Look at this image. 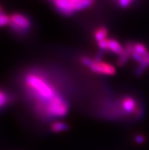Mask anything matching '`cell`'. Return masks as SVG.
Returning a JSON list of instances; mask_svg holds the SVG:
<instances>
[{"mask_svg":"<svg viewBox=\"0 0 149 150\" xmlns=\"http://www.w3.org/2000/svg\"><path fill=\"white\" fill-rule=\"evenodd\" d=\"M133 49H134L135 51L140 53L141 55L144 56L145 57L149 53L145 46L142 43H133Z\"/></svg>","mask_w":149,"mask_h":150,"instance_id":"8fae6325","label":"cell"},{"mask_svg":"<svg viewBox=\"0 0 149 150\" xmlns=\"http://www.w3.org/2000/svg\"><path fill=\"white\" fill-rule=\"evenodd\" d=\"M37 112L47 117H62L68 114L69 106L67 100L57 94L45 104L36 106Z\"/></svg>","mask_w":149,"mask_h":150,"instance_id":"7a4b0ae2","label":"cell"},{"mask_svg":"<svg viewBox=\"0 0 149 150\" xmlns=\"http://www.w3.org/2000/svg\"><path fill=\"white\" fill-rule=\"evenodd\" d=\"M93 72L105 76H113L117 72V69L113 65L106 63L100 59H93L88 67Z\"/></svg>","mask_w":149,"mask_h":150,"instance_id":"277c9868","label":"cell"},{"mask_svg":"<svg viewBox=\"0 0 149 150\" xmlns=\"http://www.w3.org/2000/svg\"><path fill=\"white\" fill-rule=\"evenodd\" d=\"M92 60L93 59H91V58H90V57H85V56L81 57V59H80L81 63H82L84 66H85V67H89V66H90L91 63H92Z\"/></svg>","mask_w":149,"mask_h":150,"instance_id":"9a60e30c","label":"cell"},{"mask_svg":"<svg viewBox=\"0 0 149 150\" xmlns=\"http://www.w3.org/2000/svg\"><path fill=\"white\" fill-rule=\"evenodd\" d=\"M68 125L65 122L55 121L50 125V130L53 133H60L68 129Z\"/></svg>","mask_w":149,"mask_h":150,"instance_id":"ba28073f","label":"cell"},{"mask_svg":"<svg viewBox=\"0 0 149 150\" xmlns=\"http://www.w3.org/2000/svg\"><path fill=\"white\" fill-rule=\"evenodd\" d=\"M10 23V16H8L5 12L3 9L1 8V15H0V25L2 27L7 26L9 25Z\"/></svg>","mask_w":149,"mask_h":150,"instance_id":"4fadbf2b","label":"cell"},{"mask_svg":"<svg viewBox=\"0 0 149 150\" xmlns=\"http://www.w3.org/2000/svg\"><path fill=\"white\" fill-rule=\"evenodd\" d=\"M94 2H95V0H79L76 6L77 11H81V10L91 7L94 4Z\"/></svg>","mask_w":149,"mask_h":150,"instance_id":"30bf717a","label":"cell"},{"mask_svg":"<svg viewBox=\"0 0 149 150\" xmlns=\"http://www.w3.org/2000/svg\"><path fill=\"white\" fill-rule=\"evenodd\" d=\"M9 95H8L7 92L2 90L1 91V94H0V106H1L2 109L4 108V107L8 105V103L9 102Z\"/></svg>","mask_w":149,"mask_h":150,"instance_id":"7c38bea8","label":"cell"},{"mask_svg":"<svg viewBox=\"0 0 149 150\" xmlns=\"http://www.w3.org/2000/svg\"><path fill=\"white\" fill-rule=\"evenodd\" d=\"M107 50L110 51L112 53L120 56L123 54L125 51V47L121 45L120 43L116 39H107Z\"/></svg>","mask_w":149,"mask_h":150,"instance_id":"52a82bcc","label":"cell"},{"mask_svg":"<svg viewBox=\"0 0 149 150\" xmlns=\"http://www.w3.org/2000/svg\"><path fill=\"white\" fill-rule=\"evenodd\" d=\"M25 85L30 95L37 99L36 106L44 105L59 94L54 85L40 72L27 73Z\"/></svg>","mask_w":149,"mask_h":150,"instance_id":"6da1fadb","label":"cell"},{"mask_svg":"<svg viewBox=\"0 0 149 150\" xmlns=\"http://www.w3.org/2000/svg\"><path fill=\"white\" fill-rule=\"evenodd\" d=\"M134 0H118V4L121 8H126L130 6Z\"/></svg>","mask_w":149,"mask_h":150,"instance_id":"5bb4252c","label":"cell"},{"mask_svg":"<svg viewBox=\"0 0 149 150\" xmlns=\"http://www.w3.org/2000/svg\"><path fill=\"white\" fill-rule=\"evenodd\" d=\"M121 106L123 111L126 114H135L138 117L143 114L142 109L138 106L136 100L132 96L123 97L121 101Z\"/></svg>","mask_w":149,"mask_h":150,"instance_id":"5b68a950","label":"cell"},{"mask_svg":"<svg viewBox=\"0 0 149 150\" xmlns=\"http://www.w3.org/2000/svg\"><path fill=\"white\" fill-rule=\"evenodd\" d=\"M135 141H136L138 144H142V143H143L145 141V137H144L143 136L138 134V135H136V137H135Z\"/></svg>","mask_w":149,"mask_h":150,"instance_id":"2e32d148","label":"cell"},{"mask_svg":"<svg viewBox=\"0 0 149 150\" xmlns=\"http://www.w3.org/2000/svg\"><path fill=\"white\" fill-rule=\"evenodd\" d=\"M9 26L18 34H25L31 28V21L28 16L21 13H13L10 15Z\"/></svg>","mask_w":149,"mask_h":150,"instance_id":"3957f363","label":"cell"},{"mask_svg":"<svg viewBox=\"0 0 149 150\" xmlns=\"http://www.w3.org/2000/svg\"><path fill=\"white\" fill-rule=\"evenodd\" d=\"M59 12L64 15H72L76 11V4L70 0H50Z\"/></svg>","mask_w":149,"mask_h":150,"instance_id":"8992f818","label":"cell"},{"mask_svg":"<svg viewBox=\"0 0 149 150\" xmlns=\"http://www.w3.org/2000/svg\"><path fill=\"white\" fill-rule=\"evenodd\" d=\"M108 35V30L107 28L104 26L99 27L95 30L94 33V37L97 42H100L103 40L107 39V37Z\"/></svg>","mask_w":149,"mask_h":150,"instance_id":"9c48e42d","label":"cell"}]
</instances>
